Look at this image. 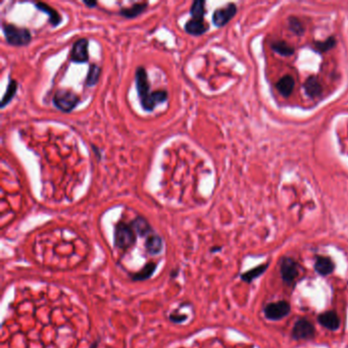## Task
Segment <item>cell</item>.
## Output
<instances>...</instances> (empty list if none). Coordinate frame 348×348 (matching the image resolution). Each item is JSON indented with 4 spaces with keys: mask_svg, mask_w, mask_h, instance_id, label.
Masks as SVG:
<instances>
[{
    "mask_svg": "<svg viewBox=\"0 0 348 348\" xmlns=\"http://www.w3.org/2000/svg\"><path fill=\"white\" fill-rule=\"evenodd\" d=\"M135 81L140 104L145 112H152L158 104L168 100L169 93L167 90L161 89L155 92L150 91V83L145 68L138 67L136 69Z\"/></svg>",
    "mask_w": 348,
    "mask_h": 348,
    "instance_id": "cell-1",
    "label": "cell"
},
{
    "mask_svg": "<svg viewBox=\"0 0 348 348\" xmlns=\"http://www.w3.org/2000/svg\"><path fill=\"white\" fill-rule=\"evenodd\" d=\"M114 245L117 249L127 251L137 242V235L130 224L120 221L115 227Z\"/></svg>",
    "mask_w": 348,
    "mask_h": 348,
    "instance_id": "cell-2",
    "label": "cell"
},
{
    "mask_svg": "<svg viewBox=\"0 0 348 348\" xmlns=\"http://www.w3.org/2000/svg\"><path fill=\"white\" fill-rule=\"evenodd\" d=\"M2 32L6 42L11 46H26L32 40V35L29 29L16 27L13 24H2Z\"/></svg>",
    "mask_w": 348,
    "mask_h": 348,
    "instance_id": "cell-3",
    "label": "cell"
},
{
    "mask_svg": "<svg viewBox=\"0 0 348 348\" xmlns=\"http://www.w3.org/2000/svg\"><path fill=\"white\" fill-rule=\"evenodd\" d=\"M52 102L54 106L62 113H71L80 103L79 96L67 89H58L53 95Z\"/></svg>",
    "mask_w": 348,
    "mask_h": 348,
    "instance_id": "cell-4",
    "label": "cell"
},
{
    "mask_svg": "<svg viewBox=\"0 0 348 348\" xmlns=\"http://www.w3.org/2000/svg\"><path fill=\"white\" fill-rule=\"evenodd\" d=\"M291 309L287 301H278L268 304L265 308V316L271 321H278L289 315Z\"/></svg>",
    "mask_w": 348,
    "mask_h": 348,
    "instance_id": "cell-5",
    "label": "cell"
},
{
    "mask_svg": "<svg viewBox=\"0 0 348 348\" xmlns=\"http://www.w3.org/2000/svg\"><path fill=\"white\" fill-rule=\"evenodd\" d=\"M315 334L314 325L306 319L298 320L292 331V337L295 340H311L315 337Z\"/></svg>",
    "mask_w": 348,
    "mask_h": 348,
    "instance_id": "cell-6",
    "label": "cell"
},
{
    "mask_svg": "<svg viewBox=\"0 0 348 348\" xmlns=\"http://www.w3.org/2000/svg\"><path fill=\"white\" fill-rule=\"evenodd\" d=\"M280 269L283 281L287 284H292L298 276V264L291 257H283Z\"/></svg>",
    "mask_w": 348,
    "mask_h": 348,
    "instance_id": "cell-7",
    "label": "cell"
},
{
    "mask_svg": "<svg viewBox=\"0 0 348 348\" xmlns=\"http://www.w3.org/2000/svg\"><path fill=\"white\" fill-rule=\"evenodd\" d=\"M89 41L86 38L78 39L72 47L71 50V60L77 63H84L89 60L88 53Z\"/></svg>",
    "mask_w": 348,
    "mask_h": 348,
    "instance_id": "cell-8",
    "label": "cell"
},
{
    "mask_svg": "<svg viewBox=\"0 0 348 348\" xmlns=\"http://www.w3.org/2000/svg\"><path fill=\"white\" fill-rule=\"evenodd\" d=\"M237 7L234 3H230L225 7L214 10L212 14V23L215 27H224L234 17Z\"/></svg>",
    "mask_w": 348,
    "mask_h": 348,
    "instance_id": "cell-9",
    "label": "cell"
},
{
    "mask_svg": "<svg viewBox=\"0 0 348 348\" xmlns=\"http://www.w3.org/2000/svg\"><path fill=\"white\" fill-rule=\"evenodd\" d=\"M144 248L147 254L149 255H159L163 252L164 249V240L163 238L156 232L146 237L144 242Z\"/></svg>",
    "mask_w": 348,
    "mask_h": 348,
    "instance_id": "cell-10",
    "label": "cell"
},
{
    "mask_svg": "<svg viewBox=\"0 0 348 348\" xmlns=\"http://www.w3.org/2000/svg\"><path fill=\"white\" fill-rule=\"evenodd\" d=\"M130 225H131V227L135 231L136 235L139 236V237H145L146 238L149 235H151L152 233H155L154 228L151 227L149 222L142 215L136 216L135 219L131 223H130Z\"/></svg>",
    "mask_w": 348,
    "mask_h": 348,
    "instance_id": "cell-11",
    "label": "cell"
},
{
    "mask_svg": "<svg viewBox=\"0 0 348 348\" xmlns=\"http://www.w3.org/2000/svg\"><path fill=\"white\" fill-rule=\"evenodd\" d=\"M184 29H185L186 33H188L190 35L200 36L208 31L209 26L204 19L191 18L185 24Z\"/></svg>",
    "mask_w": 348,
    "mask_h": 348,
    "instance_id": "cell-12",
    "label": "cell"
},
{
    "mask_svg": "<svg viewBox=\"0 0 348 348\" xmlns=\"http://www.w3.org/2000/svg\"><path fill=\"white\" fill-rule=\"evenodd\" d=\"M157 269H158V264L150 262V263L145 264L141 270H139L135 273L130 274L129 276L133 282H143V281L149 280L152 276H154Z\"/></svg>",
    "mask_w": 348,
    "mask_h": 348,
    "instance_id": "cell-13",
    "label": "cell"
},
{
    "mask_svg": "<svg viewBox=\"0 0 348 348\" xmlns=\"http://www.w3.org/2000/svg\"><path fill=\"white\" fill-rule=\"evenodd\" d=\"M319 323L330 331H336L340 326V320L336 313L334 312H326L324 314H321L318 318Z\"/></svg>",
    "mask_w": 348,
    "mask_h": 348,
    "instance_id": "cell-14",
    "label": "cell"
},
{
    "mask_svg": "<svg viewBox=\"0 0 348 348\" xmlns=\"http://www.w3.org/2000/svg\"><path fill=\"white\" fill-rule=\"evenodd\" d=\"M334 269H335V265L331 258L325 257V256L317 257L316 264H315V270L318 274L322 276H327L332 274Z\"/></svg>",
    "mask_w": 348,
    "mask_h": 348,
    "instance_id": "cell-15",
    "label": "cell"
},
{
    "mask_svg": "<svg viewBox=\"0 0 348 348\" xmlns=\"http://www.w3.org/2000/svg\"><path fill=\"white\" fill-rule=\"evenodd\" d=\"M35 6L37 9L43 11L44 13L48 14L49 16V23L52 27H56L58 26L61 21H62V17L59 14V12L57 10H55L53 7H51L50 5H48L45 2H37L35 3Z\"/></svg>",
    "mask_w": 348,
    "mask_h": 348,
    "instance_id": "cell-16",
    "label": "cell"
},
{
    "mask_svg": "<svg viewBox=\"0 0 348 348\" xmlns=\"http://www.w3.org/2000/svg\"><path fill=\"white\" fill-rule=\"evenodd\" d=\"M147 2L135 3L130 7H122L120 10V14L126 18H135L141 13H143L147 9Z\"/></svg>",
    "mask_w": 348,
    "mask_h": 348,
    "instance_id": "cell-17",
    "label": "cell"
},
{
    "mask_svg": "<svg viewBox=\"0 0 348 348\" xmlns=\"http://www.w3.org/2000/svg\"><path fill=\"white\" fill-rule=\"evenodd\" d=\"M294 86H295L294 79L291 76L286 75L283 78H281L277 83V89L283 96L288 97L289 95H291L294 89Z\"/></svg>",
    "mask_w": 348,
    "mask_h": 348,
    "instance_id": "cell-18",
    "label": "cell"
},
{
    "mask_svg": "<svg viewBox=\"0 0 348 348\" xmlns=\"http://www.w3.org/2000/svg\"><path fill=\"white\" fill-rule=\"evenodd\" d=\"M304 90L310 97H317L322 93V86L316 77H310L304 83Z\"/></svg>",
    "mask_w": 348,
    "mask_h": 348,
    "instance_id": "cell-19",
    "label": "cell"
},
{
    "mask_svg": "<svg viewBox=\"0 0 348 348\" xmlns=\"http://www.w3.org/2000/svg\"><path fill=\"white\" fill-rule=\"evenodd\" d=\"M17 88H18V83L15 80L10 79L9 83L7 85L5 94L2 97L1 103H0V106H1V108H4L14 98V96L17 92Z\"/></svg>",
    "mask_w": 348,
    "mask_h": 348,
    "instance_id": "cell-20",
    "label": "cell"
},
{
    "mask_svg": "<svg viewBox=\"0 0 348 348\" xmlns=\"http://www.w3.org/2000/svg\"><path fill=\"white\" fill-rule=\"evenodd\" d=\"M100 75H101V68L98 66V64L92 63L89 67L88 74H87V77H86V85L88 87L95 86L100 79Z\"/></svg>",
    "mask_w": 348,
    "mask_h": 348,
    "instance_id": "cell-21",
    "label": "cell"
},
{
    "mask_svg": "<svg viewBox=\"0 0 348 348\" xmlns=\"http://www.w3.org/2000/svg\"><path fill=\"white\" fill-rule=\"evenodd\" d=\"M272 49L283 56H290L294 53V48L285 41H275L272 43Z\"/></svg>",
    "mask_w": 348,
    "mask_h": 348,
    "instance_id": "cell-22",
    "label": "cell"
},
{
    "mask_svg": "<svg viewBox=\"0 0 348 348\" xmlns=\"http://www.w3.org/2000/svg\"><path fill=\"white\" fill-rule=\"evenodd\" d=\"M190 14L192 18L204 19L205 2L203 0H195L190 7Z\"/></svg>",
    "mask_w": 348,
    "mask_h": 348,
    "instance_id": "cell-23",
    "label": "cell"
},
{
    "mask_svg": "<svg viewBox=\"0 0 348 348\" xmlns=\"http://www.w3.org/2000/svg\"><path fill=\"white\" fill-rule=\"evenodd\" d=\"M267 269H268V264L260 265L256 268H253V269L245 272L244 274H242L241 279L246 283H251L254 279H256L259 276H262Z\"/></svg>",
    "mask_w": 348,
    "mask_h": 348,
    "instance_id": "cell-24",
    "label": "cell"
},
{
    "mask_svg": "<svg viewBox=\"0 0 348 348\" xmlns=\"http://www.w3.org/2000/svg\"><path fill=\"white\" fill-rule=\"evenodd\" d=\"M336 44V40L334 37H330L326 41H322V42H316V47L317 49H319L320 51H328L330 49H332Z\"/></svg>",
    "mask_w": 348,
    "mask_h": 348,
    "instance_id": "cell-25",
    "label": "cell"
},
{
    "mask_svg": "<svg viewBox=\"0 0 348 348\" xmlns=\"http://www.w3.org/2000/svg\"><path fill=\"white\" fill-rule=\"evenodd\" d=\"M289 28L292 32H294L297 35H302L304 32V27L302 26L301 21L295 17V16H290L289 17Z\"/></svg>",
    "mask_w": 348,
    "mask_h": 348,
    "instance_id": "cell-26",
    "label": "cell"
},
{
    "mask_svg": "<svg viewBox=\"0 0 348 348\" xmlns=\"http://www.w3.org/2000/svg\"><path fill=\"white\" fill-rule=\"evenodd\" d=\"M187 319H188V316L181 315V314L179 315V314H177V312H174L169 316V320L173 324H182L185 321H187Z\"/></svg>",
    "mask_w": 348,
    "mask_h": 348,
    "instance_id": "cell-27",
    "label": "cell"
},
{
    "mask_svg": "<svg viewBox=\"0 0 348 348\" xmlns=\"http://www.w3.org/2000/svg\"><path fill=\"white\" fill-rule=\"evenodd\" d=\"M180 274V269L179 268H175V269H173L171 272H170V278L171 279H176Z\"/></svg>",
    "mask_w": 348,
    "mask_h": 348,
    "instance_id": "cell-28",
    "label": "cell"
},
{
    "mask_svg": "<svg viewBox=\"0 0 348 348\" xmlns=\"http://www.w3.org/2000/svg\"><path fill=\"white\" fill-rule=\"evenodd\" d=\"M84 4L87 6V7H89V8H93L97 5V2L96 1H87V0H84Z\"/></svg>",
    "mask_w": 348,
    "mask_h": 348,
    "instance_id": "cell-29",
    "label": "cell"
},
{
    "mask_svg": "<svg viewBox=\"0 0 348 348\" xmlns=\"http://www.w3.org/2000/svg\"><path fill=\"white\" fill-rule=\"evenodd\" d=\"M92 149H93V151L95 152V156H96V158L98 159V160H100L101 159V154H100V150L96 147V146H94V145H92Z\"/></svg>",
    "mask_w": 348,
    "mask_h": 348,
    "instance_id": "cell-30",
    "label": "cell"
},
{
    "mask_svg": "<svg viewBox=\"0 0 348 348\" xmlns=\"http://www.w3.org/2000/svg\"><path fill=\"white\" fill-rule=\"evenodd\" d=\"M99 343H100V339H97V340H95L94 342L91 343V345H90L89 348H98Z\"/></svg>",
    "mask_w": 348,
    "mask_h": 348,
    "instance_id": "cell-31",
    "label": "cell"
},
{
    "mask_svg": "<svg viewBox=\"0 0 348 348\" xmlns=\"http://www.w3.org/2000/svg\"><path fill=\"white\" fill-rule=\"evenodd\" d=\"M221 249H222L221 246H214V247L210 248V252L214 253V252H217V251H221Z\"/></svg>",
    "mask_w": 348,
    "mask_h": 348,
    "instance_id": "cell-32",
    "label": "cell"
}]
</instances>
